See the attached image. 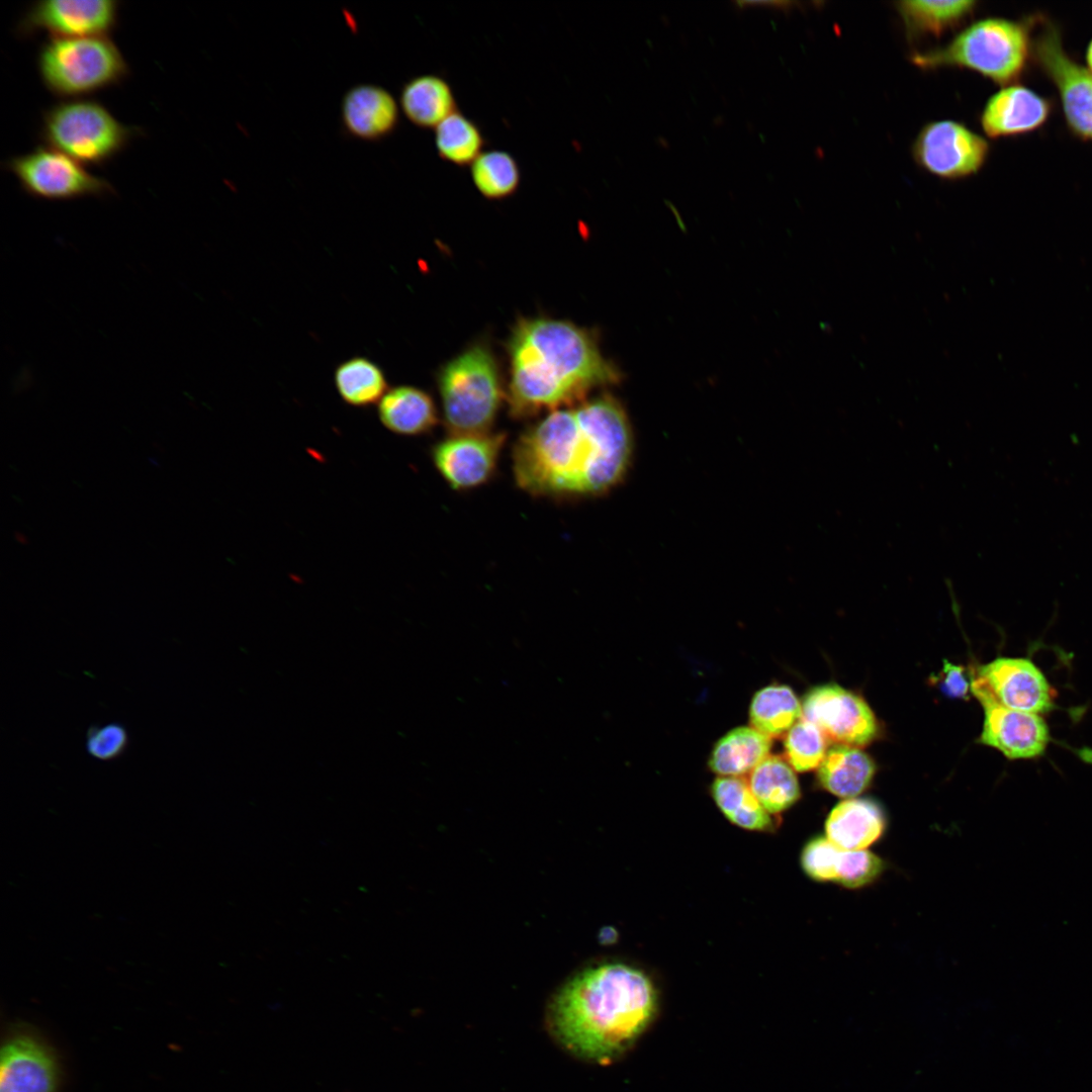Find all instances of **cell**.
Here are the masks:
<instances>
[{"label":"cell","instance_id":"3957f363","mask_svg":"<svg viewBox=\"0 0 1092 1092\" xmlns=\"http://www.w3.org/2000/svg\"><path fill=\"white\" fill-rule=\"evenodd\" d=\"M507 350L510 415L529 419L575 405L596 387L617 383L621 373L588 330L566 320L521 318Z\"/></svg>","mask_w":1092,"mask_h":1092},{"label":"cell","instance_id":"603a6c76","mask_svg":"<svg viewBox=\"0 0 1092 1092\" xmlns=\"http://www.w3.org/2000/svg\"><path fill=\"white\" fill-rule=\"evenodd\" d=\"M770 748V737L753 727H738L715 744L709 766L721 777H741L759 764Z\"/></svg>","mask_w":1092,"mask_h":1092},{"label":"cell","instance_id":"83f0119b","mask_svg":"<svg viewBox=\"0 0 1092 1092\" xmlns=\"http://www.w3.org/2000/svg\"><path fill=\"white\" fill-rule=\"evenodd\" d=\"M469 169L475 189L487 200L508 199L519 191L522 184L520 163L505 150H485Z\"/></svg>","mask_w":1092,"mask_h":1092},{"label":"cell","instance_id":"836d02e7","mask_svg":"<svg viewBox=\"0 0 1092 1092\" xmlns=\"http://www.w3.org/2000/svg\"><path fill=\"white\" fill-rule=\"evenodd\" d=\"M840 850L827 837L815 838L802 851V867L816 881L835 882Z\"/></svg>","mask_w":1092,"mask_h":1092},{"label":"cell","instance_id":"5bb4252c","mask_svg":"<svg viewBox=\"0 0 1092 1092\" xmlns=\"http://www.w3.org/2000/svg\"><path fill=\"white\" fill-rule=\"evenodd\" d=\"M506 438L491 431L449 434L433 446L431 458L452 489H473L493 477Z\"/></svg>","mask_w":1092,"mask_h":1092},{"label":"cell","instance_id":"9a60e30c","mask_svg":"<svg viewBox=\"0 0 1092 1092\" xmlns=\"http://www.w3.org/2000/svg\"><path fill=\"white\" fill-rule=\"evenodd\" d=\"M60 1066L53 1049L31 1030L10 1031L2 1041L0 1092H58Z\"/></svg>","mask_w":1092,"mask_h":1092},{"label":"cell","instance_id":"5b68a950","mask_svg":"<svg viewBox=\"0 0 1092 1092\" xmlns=\"http://www.w3.org/2000/svg\"><path fill=\"white\" fill-rule=\"evenodd\" d=\"M437 384L449 434L490 432L506 394L497 361L475 343L441 367Z\"/></svg>","mask_w":1092,"mask_h":1092},{"label":"cell","instance_id":"ac0fdd59","mask_svg":"<svg viewBox=\"0 0 1092 1092\" xmlns=\"http://www.w3.org/2000/svg\"><path fill=\"white\" fill-rule=\"evenodd\" d=\"M398 101L385 88L358 84L350 88L341 103V119L354 138L376 141L392 133L400 119Z\"/></svg>","mask_w":1092,"mask_h":1092},{"label":"cell","instance_id":"9c48e42d","mask_svg":"<svg viewBox=\"0 0 1092 1092\" xmlns=\"http://www.w3.org/2000/svg\"><path fill=\"white\" fill-rule=\"evenodd\" d=\"M1031 55L1056 87L1069 128L1092 141V73L1068 55L1052 23H1044L1031 40Z\"/></svg>","mask_w":1092,"mask_h":1092},{"label":"cell","instance_id":"d590c367","mask_svg":"<svg viewBox=\"0 0 1092 1092\" xmlns=\"http://www.w3.org/2000/svg\"><path fill=\"white\" fill-rule=\"evenodd\" d=\"M1085 56H1086V63H1087L1086 68L1092 73V39L1090 40V42L1087 46Z\"/></svg>","mask_w":1092,"mask_h":1092},{"label":"cell","instance_id":"8992f818","mask_svg":"<svg viewBox=\"0 0 1092 1092\" xmlns=\"http://www.w3.org/2000/svg\"><path fill=\"white\" fill-rule=\"evenodd\" d=\"M37 67L47 89L68 100L116 85L129 73L108 36L51 37L39 50Z\"/></svg>","mask_w":1092,"mask_h":1092},{"label":"cell","instance_id":"f546056e","mask_svg":"<svg viewBox=\"0 0 1092 1092\" xmlns=\"http://www.w3.org/2000/svg\"><path fill=\"white\" fill-rule=\"evenodd\" d=\"M335 385L345 402L368 406L380 401L387 392L382 369L365 357H353L341 363L334 375Z\"/></svg>","mask_w":1092,"mask_h":1092},{"label":"cell","instance_id":"7402d4cb","mask_svg":"<svg viewBox=\"0 0 1092 1092\" xmlns=\"http://www.w3.org/2000/svg\"><path fill=\"white\" fill-rule=\"evenodd\" d=\"M973 0H908L895 7L910 39L939 37L964 23L976 10Z\"/></svg>","mask_w":1092,"mask_h":1092},{"label":"cell","instance_id":"4316f807","mask_svg":"<svg viewBox=\"0 0 1092 1092\" xmlns=\"http://www.w3.org/2000/svg\"><path fill=\"white\" fill-rule=\"evenodd\" d=\"M712 797L727 819L744 829L764 831L772 826L770 814L741 777H720L712 785Z\"/></svg>","mask_w":1092,"mask_h":1092},{"label":"cell","instance_id":"cb8c5ba5","mask_svg":"<svg viewBox=\"0 0 1092 1092\" xmlns=\"http://www.w3.org/2000/svg\"><path fill=\"white\" fill-rule=\"evenodd\" d=\"M875 774L873 759L854 746L835 745L819 765L818 780L831 794L853 798L871 783Z\"/></svg>","mask_w":1092,"mask_h":1092},{"label":"cell","instance_id":"2e32d148","mask_svg":"<svg viewBox=\"0 0 1092 1092\" xmlns=\"http://www.w3.org/2000/svg\"><path fill=\"white\" fill-rule=\"evenodd\" d=\"M977 676L994 700L1006 708L1038 715L1056 708L1054 689L1029 658L997 657L980 665Z\"/></svg>","mask_w":1092,"mask_h":1092},{"label":"cell","instance_id":"d4e9b609","mask_svg":"<svg viewBox=\"0 0 1092 1092\" xmlns=\"http://www.w3.org/2000/svg\"><path fill=\"white\" fill-rule=\"evenodd\" d=\"M434 141L439 158L459 168L470 167L486 146L482 128L460 110L434 129Z\"/></svg>","mask_w":1092,"mask_h":1092},{"label":"cell","instance_id":"d6986e66","mask_svg":"<svg viewBox=\"0 0 1092 1092\" xmlns=\"http://www.w3.org/2000/svg\"><path fill=\"white\" fill-rule=\"evenodd\" d=\"M398 103L406 119L423 129L434 130L459 110L452 85L436 73L421 74L407 80L401 87Z\"/></svg>","mask_w":1092,"mask_h":1092},{"label":"cell","instance_id":"7a4b0ae2","mask_svg":"<svg viewBox=\"0 0 1092 1092\" xmlns=\"http://www.w3.org/2000/svg\"><path fill=\"white\" fill-rule=\"evenodd\" d=\"M657 1005L656 989L643 971L621 963L603 964L577 974L558 990L547 1010V1028L572 1056L609 1064L643 1034Z\"/></svg>","mask_w":1092,"mask_h":1092},{"label":"cell","instance_id":"8fae6325","mask_svg":"<svg viewBox=\"0 0 1092 1092\" xmlns=\"http://www.w3.org/2000/svg\"><path fill=\"white\" fill-rule=\"evenodd\" d=\"M971 692L984 709L980 743L996 748L1011 760L1034 759L1044 754L1052 738L1041 715L1000 705L978 676L972 679Z\"/></svg>","mask_w":1092,"mask_h":1092},{"label":"cell","instance_id":"277c9868","mask_svg":"<svg viewBox=\"0 0 1092 1092\" xmlns=\"http://www.w3.org/2000/svg\"><path fill=\"white\" fill-rule=\"evenodd\" d=\"M1031 55L1027 26L1019 21L988 17L964 28L946 44L910 56L922 70L961 68L976 72L996 84H1014Z\"/></svg>","mask_w":1092,"mask_h":1092},{"label":"cell","instance_id":"e0dca14e","mask_svg":"<svg viewBox=\"0 0 1092 1092\" xmlns=\"http://www.w3.org/2000/svg\"><path fill=\"white\" fill-rule=\"evenodd\" d=\"M1051 113L1049 100L1020 84L1003 86L986 102L980 123L991 139L1009 138L1036 130Z\"/></svg>","mask_w":1092,"mask_h":1092},{"label":"cell","instance_id":"ffe728a7","mask_svg":"<svg viewBox=\"0 0 1092 1092\" xmlns=\"http://www.w3.org/2000/svg\"><path fill=\"white\" fill-rule=\"evenodd\" d=\"M885 818L881 808L867 799L838 803L825 823L827 838L845 850H864L882 835Z\"/></svg>","mask_w":1092,"mask_h":1092},{"label":"cell","instance_id":"4fadbf2b","mask_svg":"<svg viewBox=\"0 0 1092 1092\" xmlns=\"http://www.w3.org/2000/svg\"><path fill=\"white\" fill-rule=\"evenodd\" d=\"M802 718L814 723L826 739L840 745L856 747L868 744L878 730L876 718L868 704L834 684L809 691L803 701Z\"/></svg>","mask_w":1092,"mask_h":1092},{"label":"cell","instance_id":"d6a6232c","mask_svg":"<svg viewBox=\"0 0 1092 1092\" xmlns=\"http://www.w3.org/2000/svg\"><path fill=\"white\" fill-rule=\"evenodd\" d=\"M882 868V860L866 849H841L836 882L847 888H858L876 879Z\"/></svg>","mask_w":1092,"mask_h":1092},{"label":"cell","instance_id":"e575fe53","mask_svg":"<svg viewBox=\"0 0 1092 1092\" xmlns=\"http://www.w3.org/2000/svg\"><path fill=\"white\" fill-rule=\"evenodd\" d=\"M938 678L939 688L947 697L966 699L969 696L972 679L962 665L943 660V666Z\"/></svg>","mask_w":1092,"mask_h":1092},{"label":"cell","instance_id":"ba28073f","mask_svg":"<svg viewBox=\"0 0 1092 1092\" xmlns=\"http://www.w3.org/2000/svg\"><path fill=\"white\" fill-rule=\"evenodd\" d=\"M6 168L22 190L35 198L70 200L115 193L106 179L89 173L79 162L48 146L12 157Z\"/></svg>","mask_w":1092,"mask_h":1092},{"label":"cell","instance_id":"1f68e13d","mask_svg":"<svg viewBox=\"0 0 1092 1092\" xmlns=\"http://www.w3.org/2000/svg\"><path fill=\"white\" fill-rule=\"evenodd\" d=\"M130 734L127 727L119 721L103 724L93 723L85 732L84 748L93 759L112 762L120 759L128 750Z\"/></svg>","mask_w":1092,"mask_h":1092},{"label":"cell","instance_id":"484cf974","mask_svg":"<svg viewBox=\"0 0 1092 1092\" xmlns=\"http://www.w3.org/2000/svg\"><path fill=\"white\" fill-rule=\"evenodd\" d=\"M749 774V787L769 814L787 810L800 798L797 777L789 762L779 755H767Z\"/></svg>","mask_w":1092,"mask_h":1092},{"label":"cell","instance_id":"30bf717a","mask_svg":"<svg viewBox=\"0 0 1092 1092\" xmlns=\"http://www.w3.org/2000/svg\"><path fill=\"white\" fill-rule=\"evenodd\" d=\"M987 141L956 120L926 123L912 145L915 163L940 179L959 180L978 173L987 161Z\"/></svg>","mask_w":1092,"mask_h":1092},{"label":"cell","instance_id":"4dcf8cb0","mask_svg":"<svg viewBox=\"0 0 1092 1092\" xmlns=\"http://www.w3.org/2000/svg\"><path fill=\"white\" fill-rule=\"evenodd\" d=\"M785 752L797 771L819 767L826 755V737L812 722L802 718L787 732Z\"/></svg>","mask_w":1092,"mask_h":1092},{"label":"cell","instance_id":"f1b7e54d","mask_svg":"<svg viewBox=\"0 0 1092 1092\" xmlns=\"http://www.w3.org/2000/svg\"><path fill=\"white\" fill-rule=\"evenodd\" d=\"M802 716V706L787 686L771 685L753 697L749 719L751 726L768 737L788 732Z\"/></svg>","mask_w":1092,"mask_h":1092},{"label":"cell","instance_id":"44dd1931","mask_svg":"<svg viewBox=\"0 0 1092 1092\" xmlns=\"http://www.w3.org/2000/svg\"><path fill=\"white\" fill-rule=\"evenodd\" d=\"M378 416L387 430L402 436L427 434L439 421L431 395L411 385L388 389L378 403Z\"/></svg>","mask_w":1092,"mask_h":1092},{"label":"cell","instance_id":"7c38bea8","mask_svg":"<svg viewBox=\"0 0 1092 1092\" xmlns=\"http://www.w3.org/2000/svg\"><path fill=\"white\" fill-rule=\"evenodd\" d=\"M116 0H46L26 9L17 33L47 31L52 37L107 36L118 20Z\"/></svg>","mask_w":1092,"mask_h":1092},{"label":"cell","instance_id":"52a82bcc","mask_svg":"<svg viewBox=\"0 0 1092 1092\" xmlns=\"http://www.w3.org/2000/svg\"><path fill=\"white\" fill-rule=\"evenodd\" d=\"M138 133L122 124L100 102L69 99L43 112L40 139L82 165L99 166L113 159Z\"/></svg>","mask_w":1092,"mask_h":1092},{"label":"cell","instance_id":"6da1fadb","mask_svg":"<svg viewBox=\"0 0 1092 1092\" xmlns=\"http://www.w3.org/2000/svg\"><path fill=\"white\" fill-rule=\"evenodd\" d=\"M633 436L627 415L611 394L554 412L528 427L512 450L516 484L553 500L598 496L624 477Z\"/></svg>","mask_w":1092,"mask_h":1092}]
</instances>
